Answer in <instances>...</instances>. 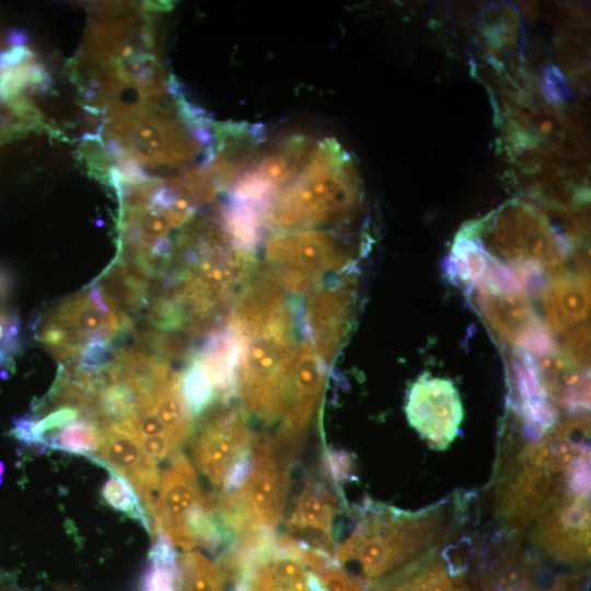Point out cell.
I'll return each instance as SVG.
<instances>
[{"mask_svg":"<svg viewBox=\"0 0 591 591\" xmlns=\"http://www.w3.org/2000/svg\"><path fill=\"white\" fill-rule=\"evenodd\" d=\"M510 381L514 409L525 433L537 441L557 424L558 410L542 384L533 356L519 349L512 352Z\"/></svg>","mask_w":591,"mask_h":591,"instance_id":"16","label":"cell"},{"mask_svg":"<svg viewBox=\"0 0 591 591\" xmlns=\"http://www.w3.org/2000/svg\"><path fill=\"white\" fill-rule=\"evenodd\" d=\"M297 332V304L289 303L264 328L237 338L236 395L244 413L263 422L280 421L289 407L299 349Z\"/></svg>","mask_w":591,"mask_h":591,"instance_id":"3","label":"cell"},{"mask_svg":"<svg viewBox=\"0 0 591 591\" xmlns=\"http://www.w3.org/2000/svg\"><path fill=\"white\" fill-rule=\"evenodd\" d=\"M7 289V280L0 274V361H4L9 356L8 354L13 351L18 329L13 316L5 310L4 297Z\"/></svg>","mask_w":591,"mask_h":591,"instance_id":"27","label":"cell"},{"mask_svg":"<svg viewBox=\"0 0 591 591\" xmlns=\"http://www.w3.org/2000/svg\"><path fill=\"white\" fill-rule=\"evenodd\" d=\"M442 533L438 508L412 513L367 503L355 529L336 545L334 558L339 566L356 564L370 586L429 554Z\"/></svg>","mask_w":591,"mask_h":591,"instance_id":"2","label":"cell"},{"mask_svg":"<svg viewBox=\"0 0 591 591\" xmlns=\"http://www.w3.org/2000/svg\"><path fill=\"white\" fill-rule=\"evenodd\" d=\"M477 291L475 302L485 322L500 339L517 349L524 350L545 327L526 294Z\"/></svg>","mask_w":591,"mask_h":591,"instance_id":"17","label":"cell"},{"mask_svg":"<svg viewBox=\"0 0 591 591\" xmlns=\"http://www.w3.org/2000/svg\"><path fill=\"white\" fill-rule=\"evenodd\" d=\"M537 522L536 541L552 558L571 565L589 559V494L563 488Z\"/></svg>","mask_w":591,"mask_h":591,"instance_id":"11","label":"cell"},{"mask_svg":"<svg viewBox=\"0 0 591 591\" xmlns=\"http://www.w3.org/2000/svg\"><path fill=\"white\" fill-rule=\"evenodd\" d=\"M520 461L499 498L500 515L515 529L537 521L561 490L556 474Z\"/></svg>","mask_w":591,"mask_h":591,"instance_id":"15","label":"cell"},{"mask_svg":"<svg viewBox=\"0 0 591 591\" xmlns=\"http://www.w3.org/2000/svg\"><path fill=\"white\" fill-rule=\"evenodd\" d=\"M544 325L551 333L567 332L586 320L590 311L587 275L563 273L549 278L542 289Z\"/></svg>","mask_w":591,"mask_h":591,"instance_id":"19","label":"cell"},{"mask_svg":"<svg viewBox=\"0 0 591 591\" xmlns=\"http://www.w3.org/2000/svg\"><path fill=\"white\" fill-rule=\"evenodd\" d=\"M494 259L477 235L465 227L455 236L448 256V278L454 283L478 289L484 283Z\"/></svg>","mask_w":591,"mask_h":591,"instance_id":"20","label":"cell"},{"mask_svg":"<svg viewBox=\"0 0 591 591\" xmlns=\"http://www.w3.org/2000/svg\"><path fill=\"white\" fill-rule=\"evenodd\" d=\"M405 413L409 425L436 450H444L454 441L464 418L454 383L429 373L410 385Z\"/></svg>","mask_w":591,"mask_h":591,"instance_id":"10","label":"cell"},{"mask_svg":"<svg viewBox=\"0 0 591 591\" xmlns=\"http://www.w3.org/2000/svg\"><path fill=\"white\" fill-rule=\"evenodd\" d=\"M590 420L580 418L556 424L541 440L529 445L520 459L553 474L568 472L583 455L590 453Z\"/></svg>","mask_w":591,"mask_h":591,"instance_id":"18","label":"cell"},{"mask_svg":"<svg viewBox=\"0 0 591 591\" xmlns=\"http://www.w3.org/2000/svg\"><path fill=\"white\" fill-rule=\"evenodd\" d=\"M355 293L348 280L328 278L310 293L299 311V331L327 364L334 360L351 326Z\"/></svg>","mask_w":591,"mask_h":591,"instance_id":"9","label":"cell"},{"mask_svg":"<svg viewBox=\"0 0 591 591\" xmlns=\"http://www.w3.org/2000/svg\"><path fill=\"white\" fill-rule=\"evenodd\" d=\"M91 460L107 466L129 482L150 511L154 494L159 489V468L142 451L131 430L121 425L104 427L99 451Z\"/></svg>","mask_w":591,"mask_h":591,"instance_id":"14","label":"cell"},{"mask_svg":"<svg viewBox=\"0 0 591 591\" xmlns=\"http://www.w3.org/2000/svg\"><path fill=\"white\" fill-rule=\"evenodd\" d=\"M269 274L285 290L305 296L332 271L348 265V255L334 234L324 230H289L270 235L265 246Z\"/></svg>","mask_w":591,"mask_h":591,"instance_id":"6","label":"cell"},{"mask_svg":"<svg viewBox=\"0 0 591 591\" xmlns=\"http://www.w3.org/2000/svg\"><path fill=\"white\" fill-rule=\"evenodd\" d=\"M215 508L213 496L205 495L199 487L193 465L181 453L161 476L159 489L150 513L152 531L163 533L173 545L185 552L196 547L192 530L206 512Z\"/></svg>","mask_w":591,"mask_h":591,"instance_id":"8","label":"cell"},{"mask_svg":"<svg viewBox=\"0 0 591 591\" xmlns=\"http://www.w3.org/2000/svg\"><path fill=\"white\" fill-rule=\"evenodd\" d=\"M468 227V225H467ZM484 247L511 266H530L552 278L565 273L571 245L533 206L512 202L471 224Z\"/></svg>","mask_w":591,"mask_h":591,"instance_id":"5","label":"cell"},{"mask_svg":"<svg viewBox=\"0 0 591 591\" xmlns=\"http://www.w3.org/2000/svg\"><path fill=\"white\" fill-rule=\"evenodd\" d=\"M204 414L192 445L195 465L216 495L234 491L250 471L254 434L243 414L225 403Z\"/></svg>","mask_w":591,"mask_h":591,"instance_id":"7","label":"cell"},{"mask_svg":"<svg viewBox=\"0 0 591 591\" xmlns=\"http://www.w3.org/2000/svg\"><path fill=\"white\" fill-rule=\"evenodd\" d=\"M181 391L193 417L202 415L217 398L208 378L194 358L181 374Z\"/></svg>","mask_w":591,"mask_h":591,"instance_id":"25","label":"cell"},{"mask_svg":"<svg viewBox=\"0 0 591 591\" xmlns=\"http://www.w3.org/2000/svg\"><path fill=\"white\" fill-rule=\"evenodd\" d=\"M327 368L303 339L298 349L291 401L276 437L281 445L294 454L322 397Z\"/></svg>","mask_w":591,"mask_h":591,"instance_id":"12","label":"cell"},{"mask_svg":"<svg viewBox=\"0 0 591 591\" xmlns=\"http://www.w3.org/2000/svg\"><path fill=\"white\" fill-rule=\"evenodd\" d=\"M337 513V499L329 487L324 482L308 476L293 499L286 521L287 535L334 558L336 544L333 526Z\"/></svg>","mask_w":591,"mask_h":591,"instance_id":"13","label":"cell"},{"mask_svg":"<svg viewBox=\"0 0 591 591\" xmlns=\"http://www.w3.org/2000/svg\"><path fill=\"white\" fill-rule=\"evenodd\" d=\"M350 459L347 453L329 450L324 455V466L329 479L339 486L350 473Z\"/></svg>","mask_w":591,"mask_h":591,"instance_id":"28","label":"cell"},{"mask_svg":"<svg viewBox=\"0 0 591 591\" xmlns=\"http://www.w3.org/2000/svg\"><path fill=\"white\" fill-rule=\"evenodd\" d=\"M294 455L276 438L256 433L251 467L234 491L217 495L215 508L222 525L236 536L273 531L282 520Z\"/></svg>","mask_w":591,"mask_h":591,"instance_id":"4","label":"cell"},{"mask_svg":"<svg viewBox=\"0 0 591 591\" xmlns=\"http://www.w3.org/2000/svg\"><path fill=\"white\" fill-rule=\"evenodd\" d=\"M103 428L93 419L81 416L51 434L45 448L93 459L100 448Z\"/></svg>","mask_w":591,"mask_h":591,"instance_id":"22","label":"cell"},{"mask_svg":"<svg viewBox=\"0 0 591 591\" xmlns=\"http://www.w3.org/2000/svg\"><path fill=\"white\" fill-rule=\"evenodd\" d=\"M102 497L112 508L130 517L147 531H151V522L142 500L123 476L111 471L109 477L102 487Z\"/></svg>","mask_w":591,"mask_h":591,"instance_id":"24","label":"cell"},{"mask_svg":"<svg viewBox=\"0 0 591 591\" xmlns=\"http://www.w3.org/2000/svg\"><path fill=\"white\" fill-rule=\"evenodd\" d=\"M140 591H179L178 558L171 541L155 531Z\"/></svg>","mask_w":591,"mask_h":591,"instance_id":"21","label":"cell"},{"mask_svg":"<svg viewBox=\"0 0 591 591\" xmlns=\"http://www.w3.org/2000/svg\"><path fill=\"white\" fill-rule=\"evenodd\" d=\"M179 591H223L221 570L198 551L178 558Z\"/></svg>","mask_w":591,"mask_h":591,"instance_id":"23","label":"cell"},{"mask_svg":"<svg viewBox=\"0 0 591 591\" xmlns=\"http://www.w3.org/2000/svg\"><path fill=\"white\" fill-rule=\"evenodd\" d=\"M570 361L581 370L590 367V326L580 324L568 334L563 349Z\"/></svg>","mask_w":591,"mask_h":591,"instance_id":"26","label":"cell"},{"mask_svg":"<svg viewBox=\"0 0 591 591\" xmlns=\"http://www.w3.org/2000/svg\"><path fill=\"white\" fill-rule=\"evenodd\" d=\"M360 181L349 154L334 139L314 146L299 173L270 199L265 221L306 230L347 219L360 201Z\"/></svg>","mask_w":591,"mask_h":591,"instance_id":"1","label":"cell"}]
</instances>
